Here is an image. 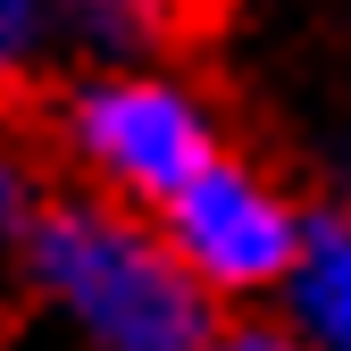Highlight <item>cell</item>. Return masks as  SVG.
Here are the masks:
<instances>
[{
  "instance_id": "6da1fadb",
  "label": "cell",
  "mask_w": 351,
  "mask_h": 351,
  "mask_svg": "<svg viewBox=\"0 0 351 351\" xmlns=\"http://www.w3.org/2000/svg\"><path fill=\"white\" fill-rule=\"evenodd\" d=\"M34 276L59 293V310L101 351H217L209 293L167 251V234H143L134 217L59 201L34 217Z\"/></svg>"
},
{
  "instance_id": "7a4b0ae2",
  "label": "cell",
  "mask_w": 351,
  "mask_h": 351,
  "mask_svg": "<svg viewBox=\"0 0 351 351\" xmlns=\"http://www.w3.org/2000/svg\"><path fill=\"white\" fill-rule=\"evenodd\" d=\"M67 151L109 176L117 193H134V201H176V193H193L201 176L217 167V134H209V117L176 93V84L159 75H109V84H84V93H67Z\"/></svg>"
},
{
  "instance_id": "3957f363",
  "label": "cell",
  "mask_w": 351,
  "mask_h": 351,
  "mask_svg": "<svg viewBox=\"0 0 351 351\" xmlns=\"http://www.w3.org/2000/svg\"><path fill=\"white\" fill-rule=\"evenodd\" d=\"M167 251L193 268L201 293H259L276 276H301L310 226L285 209L276 184H259L251 167L217 159L193 193L167 201Z\"/></svg>"
},
{
  "instance_id": "277c9868",
  "label": "cell",
  "mask_w": 351,
  "mask_h": 351,
  "mask_svg": "<svg viewBox=\"0 0 351 351\" xmlns=\"http://www.w3.org/2000/svg\"><path fill=\"white\" fill-rule=\"evenodd\" d=\"M301 318L318 343L351 351V217H310V251H301Z\"/></svg>"
},
{
  "instance_id": "5b68a950",
  "label": "cell",
  "mask_w": 351,
  "mask_h": 351,
  "mask_svg": "<svg viewBox=\"0 0 351 351\" xmlns=\"http://www.w3.org/2000/svg\"><path fill=\"white\" fill-rule=\"evenodd\" d=\"M59 17H84V0H0V84H17L51 51Z\"/></svg>"
},
{
  "instance_id": "8992f818",
  "label": "cell",
  "mask_w": 351,
  "mask_h": 351,
  "mask_svg": "<svg viewBox=\"0 0 351 351\" xmlns=\"http://www.w3.org/2000/svg\"><path fill=\"white\" fill-rule=\"evenodd\" d=\"M217 351H301V343L276 335V326H226V335H217Z\"/></svg>"
},
{
  "instance_id": "52a82bcc",
  "label": "cell",
  "mask_w": 351,
  "mask_h": 351,
  "mask_svg": "<svg viewBox=\"0 0 351 351\" xmlns=\"http://www.w3.org/2000/svg\"><path fill=\"white\" fill-rule=\"evenodd\" d=\"M117 9H134L143 25H176L184 9H209V0H117Z\"/></svg>"
},
{
  "instance_id": "ba28073f",
  "label": "cell",
  "mask_w": 351,
  "mask_h": 351,
  "mask_svg": "<svg viewBox=\"0 0 351 351\" xmlns=\"http://www.w3.org/2000/svg\"><path fill=\"white\" fill-rule=\"evenodd\" d=\"M9 209H17V167L0 159V226H9Z\"/></svg>"
}]
</instances>
